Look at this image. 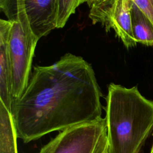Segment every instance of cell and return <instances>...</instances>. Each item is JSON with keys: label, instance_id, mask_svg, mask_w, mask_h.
<instances>
[{"label": "cell", "instance_id": "1", "mask_svg": "<svg viewBox=\"0 0 153 153\" xmlns=\"http://www.w3.org/2000/svg\"><path fill=\"white\" fill-rule=\"evenodd\" d=\"M100 88L91 65L66 53L49 66H35L11 114L18 138L27 143L102 118Z\"/></svg>", "mask_w": 153, "mask_h": 153}, {"label": "cell", "instance_id": "2", "mask_svg": "<svg viewBox=\"0 0 153 153\" xmlns=\"http://www.w3.org/2000/svg\"><path fill=\"white\" fill-rule=\"evenodd\" d=\"M106 102L108 152L140 153L153 130V101L136 86L111 83Z\"/></svg>", "mask_w": 153, "mask_h": 153}, {"label": "cell", "instance_id": "3", "mask_svg": "<svg viewBox=\"0 0 153 153\" xmlns=\"http://www.w3.org/2000/svg\"><path fill=\"white\" fill-rule=\"evenodd\" d=\"M105 118L62 130L38 153H103L108 149Z\"/></svg>", "mask_w": 153, "mask_h": 153}, {"label": "cell", "instance_id": "4", "mask_svg": "<svg viewBox=\"0 0 153 153\" xmlns=\"http://www.w3.org/2000/svg\"><path fill=\"white\" fill-rule=\"evenodd\" d=\"M57 0H0L7 20L17 22L38 41L56 28Z\"/></svg>", "mask_w": 153, "mask_h": 153}, {"label": "cell", "instance_id": "5", "mask_svg": "<svg viewBox=\"0 0 153 153\" xmlns=\"http://www.w3.org/2000/svg\"><path fill=\"white\" fill-rule=\"evenodd\" d=\"M38 42V40L21 23L13 22L9 38V52L13 101L22 96L28 85Z\"/></svg>", "mask_w": 153, "mask_h": 153}, {"label": "cell", "instance_id": "6", "mask_svg": "<svg viewBox=\"0 0 153 153\" xmlns=\"http://www.w3.org/2000/svg\"><path fill=\"white\" fill-rule=\"evenodd\" d=\"M131 0H108L100 6L90 8L88 17L93 24L100 23L108 32L113 29L127 48L136 45L132 30Z\"/></svg>", "mask_w": 153, "mask_h": 153}, {"label": "cell", "instance_id": "7", "mask_svg": "<svg viewBox=\"0 0 153 153\" xmlns=\"http://www.w3.org/2000/svg\"><path fill=\"white\" fill-rule=\"evenodd\" d=\"M13 22L0 20V103L11 112V66L9 52V38Z\"/></svg>", "mask_w": 153, "mask_h": 153}, {"label": "cell", "instance_id": "8", "mask_svg": "<svg viewBox=\"0 0 153 153\" xmlns=\"http://www.w3.org/2000/svg\"><path fill=\"white\" fill-rule=\"evenodd\" d=\"M17 138L12 114L0 103V153H18Z\"/></svg>", "mask_w": 153, "mask_h": 153}, {"label": "cell", "instance_id": "9", "mask_svg": "<svg viewBox=\"0 0 153 153\" xmlns=\"http://www.w3.org/2000/svg\"><path fill=\"white\" fill-rule=\"evenodd\" d=\"M131 17L133 34L137 43L153 46V23L133 2Z\"/></svg>", "mask_w": 153, "mask_h": 153}, {"label": "cell", "instance_id": "10", "mask_svg": "<svg viewBox=\"0 0 153 153\" xmlns=\"http://www.w3.org/2000/svg\"><path fill=\"white\" fill-rule=\"evenodd\" d=\"M87 0H57V19L56 28H63L76 9Z\"/></svg>", "mask_w": 153, "mask_h": 153}, {"label": "cell", "instance_id": "11", "mask_svg": "<svg viewBox=\"0 0 153 153\" xmlns=\"http://www.w3.org/2000/svg\"><path fill=\"white\" fill-rule=\"evenodd\" d=\"M153 23V0H131Z\"/></svg>", "mask_w": 153, "mask_h": 153}, {"label": "cell", "instance_id": "12", "mask_svg": "<svg viewBox=\"0 0 153 153\" xmlns=\"http://www.w3.org/2000/svg\"><path fill=\"white\" fill-rule=\"evenodd\" d=\"M108 0H87V3L90 8H96L105 3Z\"/></svg>", "mask_w": 153, "mask_h": 153}, {"label": "cell", "instance_id": "13", "mask_svg": "<svg viewBox=\"0 0 153 153\" xmlns=\"http://www.w3.org/2000/svg\"><path fill=\"white\" fill-rule=\"evenodd\" d=\"M150 153H153V144H152V148H151V152Z\"/></svg>", "mask_w": 153, "mask_h": 153}, {"label": "cell", "instance_id": "14", "mask_svg": "<svg viewBox=\"0 0 153 153\" xmlns=\"http://www.w3.org/2000/svg\"><path fill=\"white\" fill-rule=\"evenodd\" d=\"M103 153H109L108 152V149H107V150H106L105 152H103Z\"/></svg>", "mask_w": 153, "mask_h": 153}, {"label": "cell", "instance_id": "15", "mask_svg": "<svg viewBox=\"0 0 153 153\" xmlns=\"http://www.w3.org/2000/svg\"><path fill=\"white\" fill-rule=\"evenodd\" d=\"M152 136H153V134H152Z\"/></svg>", "mask_w": 153, "mask_h": 153}]
</instances>
